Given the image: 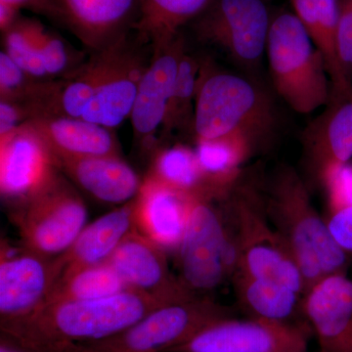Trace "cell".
Wrapping results in <instances>:
<instances>
[{"label": "cell", "mask_w": 352, "mask_h": 352, "mask_svg": "<svg viewBox=\"0 0 352 352\" xmlns=\"http://www.w3.org/2000/svg\"><path fill=\"white\" fill-rule=\"evenodd\" d=\"M163 305L152 296L127 289L95 300L50 303L0 330L32 352H62L117 335Z\"/></svg>", "instance_id": "1"}, {"label": "cell", "mask_w": 352, "mask_h": 352, "mask_svg": "<svg viewBox=\"0 0 352 352\" xmlns=\"http://www.w3.org/2000/svg\"><path fill=\"white\" fill-rule=\"evenodd\" d=\"M263 198L271 224L302 271L305 293L324 278L346 273L349 254L331 235L307 184L293 168L282 166L274 173L263 188Z\"/></svg>", "instance_id": "2"}, {"label": "cell", "mask_w": 352, "mask_h": 352, "mask_svg": "<svg viewBox=\"0 0 352 352\" xmlns=\"http://www.w3.org/2000/svg\"><path fill=\"white\" fill-rule=\"evenodd\" d=\"M278 116L270 95L245 78L201 64L193 129L196 141L229 136L247 139L254 149L272 138Z\"/></svg>", "instance_id": "3"}, {"label": "cell", "mask_w": 352, "mask_h": 352, "mask_svg": "<svg viewBox=\"0 0 352 352\" xmlns=\"http://www.w3.org/2000/svg\"><path fill=\"white\" fill-rule=\"evenodd\" d=\"M221 201L227 204L235 227L236 271L278 282L305 296L302 271L266 214L263 187L241 176Z\"/></svg>", "instance_id": "4"}, {"label": "cell", "mask_w": 352, "mask_h": 352, "mask_svg": "<svg viewBox=\"0 0 352 352\" xmlns=\"http://www.w3.org/2000/svg\"><path fill=\"white\" fill-rule=\"evenodd\" d=\"M266 55L273 87L295 112L307 115L328 105L332 85L325 61L295 13L272 17Z\"/></svg>", "instance_id": "5"}, {"label": "cell", "mask_w": 352, "mask_h": 352, "mask_svg": "<svg viewBox=\"0 0 352 352\" xmlns=\"http://www.w3.org/2000/svg\"><path fill=\"white\" fill-rule=\"evenodd\" d=\"M232 317L230 308L208 296L157 308L117 335L62 352H170L204 329Z\"/></svg>", "instance_id": "6"}, {"label": "cell", "mask_w": 352, "mask_h": 352, "mask_svg": "<svg viewBox=\"0 0 352 352\" xmlns=\"http://www.w3.org/2000/svg\"><path fill=\"white\" fill-rule=\"evenodd\" d=\"M10 219L23 247L55 258L73 244L87 226V208L59 170L36 193L10 207Z\"/></svg>", "instance_id": "7"}, {"label": "cell", "mask_w": 352, "mask_h": 352, "mask_svg": "<svg viewBox=\"0 0 352 352\" xmlns=\"http://www.w3.org/2000/svg\"><path fill=\"white\" fill-rule=\"evenodd\" d=\"M214 201L198 199L178 248V275L199 296L219 288L237 270L238 254L233 235Z\"/></svg>", "instance_id": "8"}, {"label": "cell", "mask_w": 352, "mask_h": 352, "mask_svg": "<svg viewBox=\"0 0 352 352\" xmlns=\"http://www.w3.org/2000/svg\"><path fill=\"white\" fill-rule=\"evenodd\" d=\"M271 19L264 0H212L189 25L200 41L256 69L266 52Z\"/></svg>", "instance_id": "9"}, {"label": "cell", "mask_w": 352, "mask_h": 352, "mask_svg": "<svg viewBox=\"0 0 352 352\" xmlns=\"http://www.w3.org/2000/svg\"><path fill=\"white\" fill-rule=\"evenodd\" d=\"M132 32L101 48L100 82L82 118L112 131L131 118L139 85L153 56L152 46L135 32L132 38Z\"/></svg>", "instance_id": "10"}, {"label": "cell", "mask_w": 352, "mask_h": 352, "mask_svg": "<svg viewBox=\"0 0 352 352\" xmlns=\"http://www.w3.org/2000/svg\"><path fill=\"white\" fill-rule=\"evenodd\" d=\"M54 258L2 241L0 252V327L24 320L47 302L56 286Z\"/></svg>", "instance_id": "11"}, {"label": "cell", "mask_w": 352, "mask_h": 352, "mask_svg": "<svg viewBox=\"0 0 352 352\" xmlns=\"http://www.w3.org/2000/svg\"><path fill=\"white\" fill-rule=\"evenodd\" d=\"M170 352H308V333L291 322L230 317Z\"/></svg>", "instance_id": "12"}, {"label": "cell", "mask_w": 352, "mask_h": 352, "mask_svg": "<svg viewBox=\"0 0 352 352\" xmlns=\"http://www.w3.org/2000/svg\"><path fill=\"white\" fill-rule=\"evenodd\" d=\"M59 170L56 157L29 122L0 138V192L10 207L36 193Z\"/></svg>", "instance_id": "13"}, {"label": "cell", "mask_w": 352, "mask_h": 352, "mask_svg": "<svg viewBox=\"0 0 352 352\" xmlns=\"http://www.w3.org/2000/svg\"><path fill=\"white\" fill-rule=\"evenodd\" d=\"M107 263L129 288L166 305L199 296L171 272L168 252L138 229L120 243Z\"/></svg>", "instance_id": "14"}, {"label": "cell", "mask_w": 352, "mask_h": 352, "mask_svg": "<svg viewBox=\"0 0 352 352\" xmlns=\"http://www.w3.org/2000/svg\"><path fill=\"white\" fill-rule=\"evenodd\" d=\"M184 50L182 34L171 43L153 50L151 61L139 85L129 118L136 140L145 148L154 146L157 132L164 127Z\"/></svg>", "instance_id": "15"}, {"label": "cell", "mask_w": 352, "mask_h": 352, "mask_svg": "<svg viewBox=\"0 0 352 352\" xmlns=\"http://www.w3.org/2000/svg\"><path fill=\"white\" fill-rule=\"evenodd\" d=\"M302 314L320 352H352V279L346 273L324 278L308 289Z\"/></svg>", "instance_id": "16"}, {"label": "cell", "mask_w": 352, "mask_h": 352, "mask_svg": "<svg viewBox=\"0 0 352 352\" xmlns=\"http://www.w3.org/2000/svg\"><path fill=\"white\" fill-rule=\"evenodd\" d=\"M62 24L90 50L133 31L140 0H55Z\"/></svg>", "instance_id": "17"}, {"label": "cell", "mask_w": 352, "mask_h": 352, "mask_svg": "<svg viewBox=\"0 0 352 352\" xmlns=\"http://www.w3.org/2000/svg\"><path fill=\"white\" fill-rule=\"evenodd\" d=\"M197 200L145 177L136 197V228L166 252H176Z\"/></svg>", "instance_id": "18"}, {"label": "cell", "mask_w": 352, "mask_h": 352, "mask_svg": "<svg viewBox=\"0 0 352 352\" xmlns=\"http://www.w3.org/2000/svg\"><path fill=\"white\" fill-rule=\"evenodd\" d=\"M136 197L87 224L73 244L63 254L55 256L57 283L76 271L107 263L120 243L138 229Z\"/></svg>", "instance_id": "19"}, {"label": "cell", "mask_w": 352, "mask_h": 352, "mask_svg": "<svg viewBox=\"0 0 352 352\" xmlns=\"http://www.w3.org/2000/svg\"><path fill=\"white\" fill-rule=\"evenodd\" d=\"M303 155L317 182L352 159V97L331 100L302 131Z\"/></svg>", "instance_id": "20"}, {"label": "cell", "mask_w": 352, "mask_h": 352, "mask_svg": "<svg viewBox=\"0 0 352 352\" xmlns=\"http://www.w3.org/2000/svg\"><path fill=\"white\" fill-rule=\"evenodd\" d=\"M27 122L43 138L56 161L120 156V144L113 131L87 120L43 115Z\"/></svg>", "instance_id": "21"}, {"label": "cell", "mask_w": 352, "mask_h": 352, "mask_svg": "<svg viewBox=\"0 0 352 352\" xmlns=\"http://www.w3.org/2000/svg\"><path fill=\"white\" fill-rule=\"evenodd\" d=\"M60 170L95 200L126 204L140 192L143 180L120 156L62 159Z\"/></svg>", "instance_id": "22"}, {"label": "cell", "mask_w": 352, "mask_h": 352, "mask_svg": "<svg viewBox=\"0 0 352 352\" xmlns=\"http://www.w3.org/2000/svg\"><path fill=\"white\" fill-rule=\"evenodd\" d=\"M289 1L293 6L294 13L324 58L332 85L331 100L352 97V85L344 76L338 43L339 0Z\"/></svg>", "instance_id": "23"}, {"label": "cell", "mask_w": 352, "mask_h": 352, "mask_svg": "<svg viewBox=\"0 0 352 352\" xmlns=\"http://www.w3.org/2000/svg\"><path fill=\"white\" fill-rule=\"evenodd\" d=\"M254 146L237 136L199 141L195 149L199 164L214 201H221L242 176V164Z\"/></svg>", "instance_id": "24"}, {"label": "cell", "mask_w": 352, "mask_h": 352, "mask_svg": "<svg viewBox=\"0 0 352 352\" xmlns=\"http://www.w3.org/2000/svg\"><path fill=\"white\" fill-rule=\"evenodd\" d=\"M232 280L241 307L252 318L289 322L300 310L302 312L303 295L285 285L240 271L234 273Z\"/></svg>", "instance_id": "25"}, {"label": "cell", "mask_w": 352, "mask_h": 352, "mask_svg": "<svg viewBox=\"0 0 352 352\" xmlns=\"http://www.w3.org/2000/svg\"><path fill=\"white\" fill-rule=\"evenodd\" d=\"M212 0H140L133 31L153 50L175 41Z\"/></svg>", "instance_id": "26"}, {"label": "cell", "mask_w": 352, "mask_h": 352, "mask_svg": "<svg viewBox=\"0 0 352 352\" xmlns=\"http://www.w3.org/2000/svg\"><path fill=\"white\" fill-rule=\"evenodd\" d=\"M145 177L196 199L214 201L195 149L175 145L159 150Z\"/></svg>", "instance_id": "27"}, {"label": "cell", "mask_w": 352, "mask_h": 352, "mask_svg": "<svg viewBox=\"0 0 352 352\" xmlns=\"http://www.w3.org/2000/svg\"><path fill=\"white\" fill-rule=\"evenodd\" d=\"M129 288L108 263L89 266L62 278L46 305L68 300H95L116 295Z\"/></svg>", "instance_id": "28"}, {"label": "cell", "mask_w": 352, "mask_h": 352, "mask_svg": "<svg viewBox=\"0 0 352 352\" xmlns=\"http://www.w3.org/2000/svg\"><path fill=\"white\" fill-rule=\"evenodd\" d=\"M201 62L183 51L163 131L193 129L194 112Z\"/></svg>", "instance_id": "29"}, {"label": "cell", "mask_w": 352, "mask_h": 352, "mask_svg": "<svg viewBox=\"0 0 352 352\" xmlns=\"http://www.w3.org/2000/svg\"><path fill=\"white\" fill-rule=\"evenodd\" d=\"M39 21L22 18L2 34L4 51L28 75L41 82L51 80L39 56L36 34Z\"/></svg>", "instance_id": "30"}, {"label": "cell", "mask_w": 352, "mask_h": 352, "mask_svg": "<svg viewBox=\"0 0 352 352\" xmlns=\"http://www.w3.org/2000/svg\"><path fill=\"white\" fill-rule=\"evenodd\" d=\"M36 46L51 80L67 78L85 62L82 52L74 50L59 34L46 29L41 23L36 34Z\"/></svg>", "instance_id": "31"}, {"label": "cell", "mask_w": 352, "mask_h": 352, "mask_svg": "<svg viewBox=\"0 0 352 352\" xmlns=\"http://www.w3.org/2000/svg\"><path fill=\"white\" fill-rule=\"evenodd\" d=\"M320 182L327 190L331 214L352 206V164H340L331 168Z\"/></svg>", "instance_id": "32"}, {"label": "cell", "mask_w": 352, "mask_h": 352, "mask_svg": "<svg viewBox=\"0 0 352 352\" xmlns=\"http://www.w3.org/2000/svg\"><path fill=\"white\" fill-rule=\"evenodd\" d=\"M338 43L344 76L352 85V0H339Z\"/></svg>", "instance_id": "33"}, {"label": "cell", "mask_w": 352, "mask_h": 352, "mask_svg": "<svg viewBox=\"0 0 352 352\" xmlns=\"http://www.w3.org/2000/svg\"><path fill=\"white\" fill-rule=\"evenodd\" d=\"M31 119V108L27 104L0 99V138L12 133Z\"/></svg>", "instance_id": "34"}, {"label": "cell", "mask_w": 352, "mask_h": 352, "mask_svg": "<svg viewBox=\"0 0 352 352\" xmlns=\"http://www.w3.org/2000/svg\"><path fill=\"white\" fill-rule=\"evenodd\" d=\"M327 224L337 244L347 254L352 252V206L331 214Z\"/></svg>", "instance_id": "35"}, {"label": "cell", "mask_w": 352, "mask_h": 352, "mask_svg": "<svg viewBox=\"0 0 352 352\" xmlns=\"http://www.w3.org/2000/svg\"><path fill=\"white\" fill-rule=\"evenodd\" d=\"M0 3L15 7L20 11L28 9L62 24L61 14L55 0H0Z\"/></svg>", "instance_id": "36"}, {"label": "cell", "mask_w": 352, "mask_h": 352, "mask_svg": "<svg viewBox=\"0 0 352 352\" xmlns=\"http://www.w3.org/2000/svg\"><path fill=\"white\" fill-rule=\"evenodd\" d=\"M20 12L19 9L15 7L0 3V30L2 34L20 19Z\"/></svg>", "instance_id": "37"}, {"label": "cell", "mask_w": 352, "mask_h": 352, "mask_svg": "<svg viewBox=\"0 0 352 352\" xmlns=\"http://www.w3.org/2000/svg\"><path fill=\"white\" fill-rule=\"evenodd\" d=\"M0 352H32L25 347L21 346L12 338L1 333L0 336Z\"/></svg>", "instance_id": "38"}, {"label": "cell", "mask_w": 352, "mask_h": 352, "mask_svg": "<svg viewBox=\"0 0 352 352\" xmlns=\"http://www.w3.org/2000/svg\"><path fill=\"white\" fill-rule=\"evenodd\" d=\"M52 82H53V80H52ZM52 82H51V85H52ZM48 92H50V90H48ZM48 92H47V94H48ZM47 94H46V95H47ZM46 95H45V96H46ZM45 96H44V97H45ZM44 97H43V98H44ZM41 101H43V100H41ZM39 103H41V102H39ZM39 103L38 104V105L36 106V108L34 109V111H36V107H38V106L39 105ZM34 113H32V116H34Z\"/></svg>", "instance_id": "39"}]
</instances>
